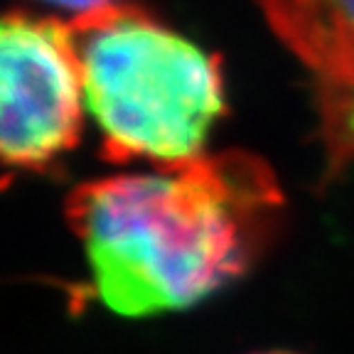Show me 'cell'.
I'll return each mask as SVG.
<instances>
[{
  "instance_id": "6da1fadb",
  "label": "cell",
  "mask_w": 354,
  "mask_h": 354,
  "mask_svg": "<svg viewBox=\"0 0 354 354\" xmlns=\"http://www.w3.org/2000/svg\"><path fill=\"white\" fill-rule=\"evenodd\" d=\"M273 170L241 150L84 183L66 197L96 293L118 315L185 310L243 276L281 216Z\"/></svg>"
},
{
  "instance_id": "7a4b0ae2",
  "label": "cell",
  "mask_w": 354,
  "mask_h": 354,
  "mask_svg": "<svg viewBox=\"0 0 354 354\" xmlns=\"http://www.w3.org/2000/svg\"><path fill=\"white\" fill-rule=\"evenodd\" d=\"M69 25L109 160L199 158L224 113L219 59L131 3L109 0Z\"/></svg>"
},
{
  "instance_id": "3957f363",
  "label": "cell",
  "mask_w": 354,
  "mask_h": 354,
  "mask_svg": "<svg viewBox=\"0 0 354 354\" xmlns=\"http://www.w3.org/2000/svg\"><path fill=\"white\" fill-rule=\"evenodd\" d=\"M0 148L20 170H42L82 133L84 79L69 22L8 12L0 32Z\"/></svg>"
},
{
  "instance_id": "277c9868",
  "label": "cell",
  "mask_w": 354,
  "mask_h": 354,
  "mask_svg": "<svg viewBox=\"0 0 354 354\" xmlns=\"http://www.w3.org/2000/svg\"><path fill=\"white\" fill-rule=\"evenodd\" d=\"M259 8L313 79L332 180L354 162V0H259Z\"/></svg>"
},
{
  "instance_id": "5b68a950",
  "label": "cell",
  "mask_w": 354,
  "mask_h": 354,
  "mask_svg": "<svg viewBox=\"0 0 354 354\" xmlns=\"http://www.w3.org/2000/svg\"><path fill=\"white\" fill-rule=\"evenodd\" d=\"M42 3H52V6L66 8V10H74L77 15H82V12H88L94 10V8L104 6L109 0H42Z\"/></svg>"
},
{
  "instance_id": "8992f818",
  "label": "cell",
  "mask_w": 354,
  "mask_h": 354,
  "mask_svg": "<svg viewBox=\"0 0 354 354\" xmlns=\"http://www.w3.org/2000/svg\"><path fill=\"white\" fill-rule=\"evenodd\" d=\"M263 354H290V352H263Z\"/></svg>"
}]
</instances>
